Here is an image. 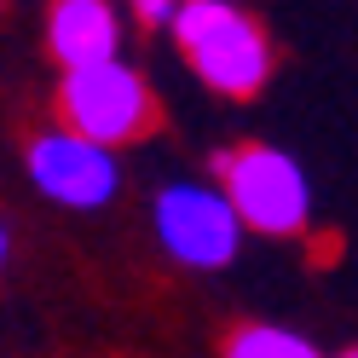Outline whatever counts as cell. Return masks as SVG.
Segmentation results:
<instances>
[{
  "label": "cell",
  "instance_id": "obj_1",
  "mask_svg": "<svg viewBox=\"0 0 358 358\" xmlns=\"http://www.w3.org/2000/svg\"><path fill=\"white\" fill-rule=\"evenodd\" d=\"M173 41L220 99H255L272 76V41L260 17L231 0H185L173 17Z\"/></svg>",
  "mask_w": 358,
  "mask_h": 358
},
{
  "label": "cell",
  "instance_id": "obj_2",
  "mask_svg": "<svg viewBox=\"0 0 358 358\" xmlns=\"http://www.w3.org/2000/svg\"><path fill=\"white\" fill-rule=\"evenodd\" d=\"M220 191L237 208L243 231H266V237H295L306 231L312 214V191L295 156H283L272 145H231L214 156Z\"/></svg>",
  "mask_w": 358,
  "mask_h": 358
},
{
  "label": "cell",
  "instance_id": "obj_3",
  "mask_svg": "<svg viewBox=\"0 0 358 358\" xmlns=\"http://www.w3.org/2000/svg\"><path fill=\"white\" fill-rule=\"evenodd\" d=\"M58 110H64V127H70V133H81V139H93L104 150L133 145V139H150L156 122H162L156 93L145 87L139 70H127L122 58L116 64H99V70L64 76Z\"/></svg>",
  "mask_w": 358,
  "mask_h": 358
},
{
  "label": "cell",
  "instance_id": "obj_4",
  "mask_svg": "<svg viewBox=\"0 0 358 358\" xmlns=\"http://www.w3.org/2000/svg\"><path fill=\"white\" fill-rule=\"evenodd\" d=\"M156 237L179 266H196V272H214L237 255L243 220L226 203V191L208 185H168L156 196Z\"/></svg>",
  "mask_w": 358,
  "mask_h": 358
},
{
  "label": "cell",
  "instance_id": "obj_5",
  "mask_svg": "<svg viewBox=\"0 0 358 358\" xmlns=\"http://www.w3.org/2000/svg\"><path fill=\"white\" fill-rule=\"evenodd\" d=\"M29 179L64 208H104L116 196L122 173H116V156L104 145L81 139L70 127H52V133H35L29 145Z\"/></svg>",
  "mask_w": 358,
  "mask_h": 358
},
{
  "label": "cell",
  "instance_id": "obj_6",
  "mask_svg": "<svg viewBox=\"0 0 358 358\" xmlns=\"http://www.w3.org/2000/svg\"><path fill=\"white\" fill-rule=\"evenodd\" d=\"M47 47L64 64V76L116 64L122 17H116L110 0H52V12H47Z\"/></svg>",
  "mask_w": 358,
  "mask_h": 358
},
{
  "label": "cell",
  "instance_id": "obj_7",
  "mask_svg": "<svg viewBox=\"0 0 358 358\" xmlns=\"http://www.w3.org/2000/svg\"><path fill=\"white\" fill-rule=\"evenodd\" d=\"M220 358H324L318 347L295 329H278V324H237L226 335Z\"/></svg>",
  "mask_w": 358,
  "mask_h": 358
},
{
  "label": "cell",
  "instance_id": "obj_8",
  "mask_svg": "<svg viewBox=\"0 0 358 358\" xmlns=\"http://www.w3.org/2000/svg\"><path fill=\"white\" fill-rule=\"evenodd\" d=\"M179 6H185V0H133V12H139L145 24H168V29H173Z\"/></svg>",
  "mask_w": 358,
  "mask_h": 358
},
{
  "label": "cell",
  "instance_id": "obj_9",
  "mask_svg": "<svg viewBox=\"0 0 358 358\" xmlns=\"http://www.w3.org/2000/svg\"><path fill=\"white\" fill-rule=\"evenodd\" d=\"M0 266H6V226H0Z\"/></svg>",
  "mask_w": 358,
  "mask_h": 358
},
{
  "label": "cell",
  "instance_id": "obj_10",
  "mask_svg": "<svg viewBox=\"0 0 358 358\" xmlns=\"http://www.w3.org/2000/svg\"><path fill=\"white\" fill-rule=\"evenodd\" d=\"M335 358H358V347H352V352H335Z\"/></svg>",
  "mask_w": 358,
  "mask_h": 358
}]
</instances>
